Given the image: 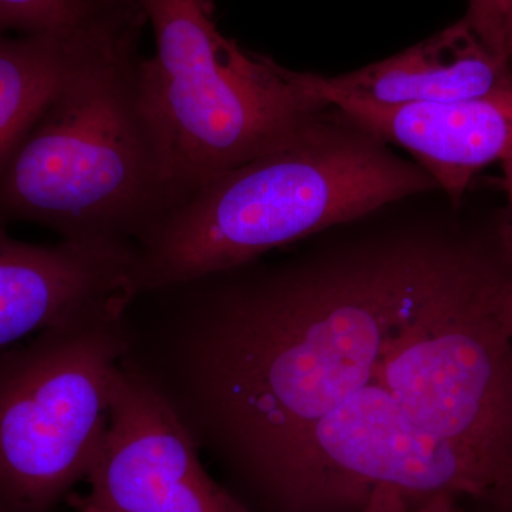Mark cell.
<instances>
[{"mask_svg":"<svg viewBox=\"0 0 512 512\" xmlns=\"http://www.w3.org/2000/svg\"><path fill=\"white\" fill-rule=\"evenodd\" d=\"M485 249L410 235L141 292L121 313L120 367L164 400L235 493L376 380L404 332Z\"/></svg>","mask_w":512,"mask_h":512,"instance_id":"obj_1","label":"cell"},{"mask_svg":"<svg viewBox=\"0 0 512 512\" xmlns=\"http://www.w3.org/2000/svg\"><path fill=\"white\" fill-rule=\"evenodd\" d=\"M147 20L114 0L0 160V225L137 244L175 205L173 157L141 55Z\"/></svg>","mask_w":512,"mask_h":512,"instance_id":"obj_2","label":"cell"},{"mask_svg":"<svg viewBox=\"0 0 512 512\" xmlns=\"http://www.w3.org/2000/svg\"><path fill=\"white\" fill-rule=\"evenodd\" d=\"M419 164L329 106L281 146L215 175L136 244L133 295L262 258L437 191Z\"/></svg>","mask_w":512,"mask_h":512,"instance_id":"obj_3","label":"cell"},{"mask_svg":"<svg viewBox=\"0 0 512 512\" xmlns=\"http://www.w3.org/2000/svg\"><path fill=\"white\" fill-rule=\"evenodd\" d=\"M134 2L156 42L146 69L173 157L175 205L328 109L316 74L286 69L222 35L208 0Z\"/></svg>","mask_w":512,"mask_h":512,"instance_id":"obj_4","label":"cell"},{"mask_svg":"<svg viewBox=\"0 0 512 512\" xmlns=\"http://www.w3.org/2000/svg\"><path fill=\"white\" fill-rule=\"evenodd\" d=\"M124 306L50 326L0 355V512H55L86 480L126 350Z\"/></svg>","mask_w":512,"mask_h":512,"instance_id":"obj_5","label":"cell"},{"mask_svg":"<svg viewBox=\"0 0 512 512\" xmlns=\"http://www.w3.org/2000/svg\"><path fill=\"white\" fill-rule=\"evenodd\" d=\"M512 265L487 252L404 332L379 382L413 424L476 458L512 490Z\"/></svg>","mask_w":512,"mask_h":512,"instance_id":"obj_6","label":"cell"},{"mask_svg":"<svg viewBox=\"0 0 512 512\" xmlns=\"http://www.w3.org/2000/svg\"><path fill=\"white\" fill-rule=\"evenodd\" d=\"M104 512H249L201 463L173 410L140 377L116 370L109 424L87 474Z\"/></svg>","mask_w":512,"mask_h":512,"instance_id":"obj_7","label":"cell"},{"mask_svg":"<svg viewBox=\"0 0 512 512\" xmlns=\"http://www.w3.org/2000/svg\"><path fill=\"white\" fill-rule=\"evenodd\" d=\"M136 244L39 245L0 225V355L50 326L133 298Z\"/></svg>","mask_w":512,"mask_h":512,"instance_id":"obj_8","label":"cell"},{"mask_svg":"<svg viewBox=\"0 0 512 512\" xmlns=\"http://www.w3.org/2000/svg\"><path fill=\"white\" fill-rule=\"evenodd\" d=\"M330 106L407 151L454 205L481 170L512 150V87L453 103L380 107L335 100Z\"/></svg>","mask_w":512,"mask_h":512,"instance_id":"obj_9","label":"cell"},{"mask_svg":"<svg viewBox=\"0 0 512 512\" xmlns=\"http://www.w3.org/2000/svg\"><path fill=\"white\" fill-rule=\"evenodd\" d=\"M330 104L353 100L380 107L478 99L512 87V63L493 52L466 19L392 57L340 76L316 74Z\"/></svg>","mask_w":512,"mask_h":512,"instance_id":"obj_10","label":"cell"},{"mask_svg":"<svg viewBox=\"0 0 512 512\" xmlns=\"http://www.w3.org/2000/svg\"><path fill=\"white\" fill-rule=\"evenodd\" d=\"M96 25L69 36L0 35V160L56 92Z\"/></svg>","mask_w":512,"mask_h":512,"instance_id":"obj_11","label":"cell"},{"mask_svg":"<svg viewBox=\"0 0 512 512\" xmlns=\"http://www.w3.org/2000/svg\"><path fill=\"white\" fill-rule=\"evenodd\" d=\"M111 0H0V35L69 36L107 12Z\"/></svg>","mask_w":512,"mask_h":512,"instance_id":"obj_12","label":"cell"},{"mask_svg":"<svg viewBox=\"0 0 512 512\" xmlns=\"http://www.w3.org/2000/svg\"><path fill=\"white\" fill-rule=\"evenodd\" d=\"M467 15L464 19L476 30L481 40L498 56L508 59L505 47L503 18L497 0H467Z\"/></svg>","mask_w":512,"mask_h":512,"instance_id":"obj_13","label":"cell"},{"mask_svg":"<svg viewBox=\"0 0 512 512\" xmlns=\"http://www.w3.org/2000/svg\"><path fill=\"white\" fill-rule=\"evenodd\" d=\"M360 512H410V508L402 495L389 488L380 487L373 491L365 508ZM414 512H464V510L454 501L439 500Z\"/></svg>","mask_w":512,"mask_h":512,"instance_id":"obj_14","label":"cell"},{"mask_svg":"<svg viewBox=\"0 0 512 512\" xmlns=\"http://www.w3.org/2000/svg\"><path fill=\"white\" fill-rule=\"evenodd\" d=\"M503 168V187L507 194V212L500 229V244L512 265V150L498 163Z\"/></svg>","mask_w":512,"mask_h":512,"instance_id":"obj_15","label":"cell"},{"mask_svg":"<svg viewBox=\"0 0 512 512\" xmlns=\"http://www.w3.org/2000/svg\"><path fill=\"white\" fill-rule=\"evenodd\" d=\"M503 18L505 47H507L508 59L512 63V0H497Z\"/></svg>","mask_w":512,"mask_h":512,"instance_id":"obj_16","label":"cell"},{"mask_svg":"<svg viewBox=\"0 0 512 512\" xmlns=\"http://www.w3.org/2000/svg\"><path fill=\"white\" fill-rule=\"evenodd\" d=\"M77 512H104L101 510L100 507H97L96 504L93 503L92 500H90L89 497L82 498V500H79V503H77Z\"/></svg>","mask_w":512,"mask_h":512,"instance_id":"obj_17","label":"cell"},{"mask_svg":"<svg viewBox=\"0 0 512 512\" xmlns=\"http://www.w3.org/2000/svg\"><path fill=\"white\" fill-rule=\"evenodd\" d=\"M505 313H507L508 326H510L512 335V279L510 288H508L507 301H505Z\"/></svg>","mask_w":512,"mask_h":512,"instance_id":"obj_18","label":"cell"}]
</instances>
